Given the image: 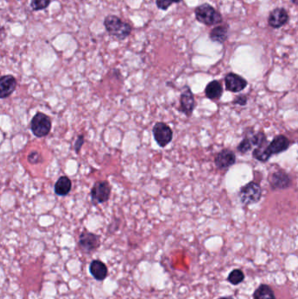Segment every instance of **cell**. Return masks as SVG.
Instances as JSON below:
<instances>
[{
	"mask_svg": "<svg viewBox=\"0 0 298 299\" xmlns=\"http://www.w3.org/2000/svg\"><path fill=\"white\" fill-rule=\"evenodd\" d=\"M290 146V141L284 135L274 136V139L261 146L255 147L253 150V158L254 160L265 163L271 157L284 153Z\"/></svg>",
	"mask_w": 298,
	"mask_h": 299,
	"instance_id": "obj_1",
	"label": "cell"
},
{
	"mask_svg": "<svg viewBox=\"0 0 298 299\" xmlns=\"http://www.w3.org/2000/svg\"><path fill=\"white\" fill-rule=\"evenodd\" d=\"M103 25L109 35L116 38L118 41H123L126 38L129 37L131 32L132 27L122 21L120 18L115 15H108L104 19Z\"/></svg>",
	"mask_w": 298,
	"mask_h": 299,
	"instance_id": "obj_2",
	"label": "cell"
},
{
	"mask_svg": "<svg viewBox=\"0 0 298 299\" xmlns=\"http://www.w3.org/2000/svg\"><path fill=\"white\" fill-rule=\"evenodd\" d=\"M195 17L201 24L212 27L222 22L221 14L209 4H203L195 8Z\"/></svg>",
	"mask_w": 298,
	"mask_h": 299,
	"instance_id": "obj_3",
	"label": "cell"
},
{
	"mask_svg": "<svg viewBox=\"0 0 298 299\" xmlns=\"http://www.w3.org/2000/svg\"><path fill=\"white\" fill-rule=\"evenodd\" d=\"M262 190L259 184L251 181L241 187L239 191V199L244 206H250L261 201Z\"/></svg>",
	"mask_w": 298,
	"mask_h": 299,
	"instance_id": "obj_4",
	"label": "cell"
},
{
	"mask_svg": "<svg viewBox=\"0 0 298 299\" xmlns=\"http://www.w3.org/2000/svg\"><path fill=\"white\" fill-rule=\"evenodd\" d=\"M30 127L34 136L44 137L48 136L51 130V119L44 113L38 112L31 121Z\"/></svg>",
	"mask_w": 298,
	"mask_h": 299,
	"instance_id": "obj_5",
	"label": "cell"
},
{
	"mask_svg": "<svg viewBox=\"0 0 298 299\" xmlns=\"http://www.w3.org/2000/svg\"><path fill=\"white\" fill-rule=\"evenodd\" d=\"M153 134L156 143L162 148L167 146L173 138V129L166 122L155 123L153 128Z\"/></svg>",
	"mask_w": 298,
	"mask_h": 299,
	"instance_id": "obj_6",
	"label": "cell"
},
{
	"mask_svg": "<svg viewBox=\"0 0 298 299\" xmlns=\"http://www.w3.org/2000/svg\"><path fill=\"white\" fill-rule=\"evenodd\" d=\"M111 194V187L107 180L95 182L91 189V200L93 204L105 203L109 200Z\"/></svg>",
	"mask_w": 298,
	"mask_h": 299,
	"instance_id": "obj_7",
	"label": "cell"
},
{
	"mask_svg": "<svg viewBox=\"0 0 298 299\" xmlns=\"http://www.w3.org/2000/svg\"><path fill=\"white\" fill-rule=\"evenodd\" d=\"M100 236L91 232L84 230L79 236V248L84 254H91L95 252L100 247Z\"/></svg>",
	"mask_w": 298,
	"mask_h": 299,
	"instance_id": "obj_8",
	"label": "cell"
},
{
	"mask_svg": "<svg viewBox=\"0 0 298 299\" xmlns=\"http://www.w3.org/2000/svg\"><path fill=\"white\" fill-rule=\"evenodd\" d=\"M268 181L273 190H285L291 186V178L285 171H274L269 175Z\"/></svg>",
	"mask_w": 298,
	"mask_h": 299,
	"instance_id": "obj_9",
	"label": "cell"
},
{
	"mask_svg": "<svg viewBox=\"0 0 298 299\" xmlns=\"http://www.w3.org/2000/svg\"><path fill=\"white\" fill-rule=\"evenodd\" d=\"M180 106L179 107V110L180 112L183 113L185 116L190 117L193 115V110L196 107V101L194 98L193 92L188 86L185 88V90L180 95Z\"/></svg>",
	"mask_w": 298,
	"mask_h": 299,
	"instance_id": "obj_10",
	"label": "cell"
},
{
	"mask_svg": "<svg viewBox=\"0 0 298 299\" xmlns=\"http://www.w3.org/2000/svg\"><path fill=\"white\" fill-rule=\"evenodd\" d=\"M224 81L226 90L232 93H240L247 88V80L235 73H228Z\"/></svg>",
	"mask_w": 298,
	"mask_h": 299,
	"instance_id": "obj_11",
	"label": "cell"
},
{
	"mask_svg": "<svg viewBox=\"0 0 298 299\" xmlns=\"http://www.w3.org/2000/svg\"><path fill=\"white\" fill-rule=\"evenodd\" d=\"M236 163L235 153L229 149H224L217 153L214 158V164L220 170H227Z\"/></svg>",
	"mask_w": 298,
	"mask_h": 299,
	"instance_id": "obj_12",
	"label": "cell"
},
{
	"mask_svg": "<svg viewBox=\"0 0 298 299\" xmlns=\"http://www.w3.org/2000/svg\"><path fill=\"white\" fill-rule=\"evenodd\" d=\"M288 21V12L282 7H277L270 12L268 15V23L271 28L274 29H279Z\"/></svg>",
	"mask_w": 298,
	"mask_h": 299,
	"instance_id": "obj_13",
	"label": "cell"
},
{
	"mask_svg": "<svg viewBox=\"0 0 298 299\" xmlns=\"http://www.w3.org/2000/svg\"><path fill=\"white\" fill-rule=\"evenodd\" d=\"M17 87V80L14 75H4L0 77V99L10 96Z\"/></svg>",
	"mask_w": 298,
	"mask_h": 299,
	"instance_id": "obj_14",
	"label": "cell"
},
{
	"mask_svg": "<svg viewBox=\"0 0 298 299\" xmlns=\"http://www.w3.org/2000/svg\"><path fill=\"white\" fill-rule=\"evenodd\" d=\"M89 271L97 281H103L108 276V268L105 263L100 260L92 261L89 265Z\"/></svg>",
	"mask_w": 298,
	"mask_h": 299,
	"instance_id": "obj_15",
	"label": "cell"
},
{
	"mask_svg": "<svg viewBox=\"0 0 298 299\" xmlns=\"http://www.w3.org/2000/svg\"><path fill=\"white\" fill-rule=\"evenodd\" d=\"M222 94H223V87L217 80H214L209 82L205 89V95L207 96V98L213 101L220 100V97L222 96Z\"/></svg>",
	"mask_w": 298,
	"mask_h": 299,
	"instance_id": "obj_16",
	"label": "cell"
},
{
	"mask_svg": "<svg viewBox=\"0 0 298 299\" xmlns=\"http://www.w3.org/2000/svg\"><path fill=\"white\" fill-rule=\"evenodd\" d=\"M72 189V182L67 176H61L54 185V192L59 196H66Z\"/></svg>",
	"mask_w": 298,
	"mask_h": 299,
	"instance_id": "obj_17",
	"label": "cell"
},
{
	"mask_svg": "<svg viewBox=\"0 0 298 299\" xmlns=\"http://www.w3.org/2000/svg\"><path fill=\"white\" fill-rule=\"evenodd\" d=\"M212 41L223 44L228 38V28L226 26H218L212 29L209 34Z\"/></svg>",
	"mask_w": 298,
	"mask_h": 299,
	"instance_id": "obj_18",
	"label": "cell"
},
{
	"mask_svg": "<svg viewBox=\"0 0 298 299\" xmlns=\"http://www.w3.org/2000/svg\"><path fill=\"white\" fill-rule=\"evenodd\" d=\"M254 299H276L273 289L267 284H261L255 289Z\"/></svg>",
	"mask_w": 298,
	"mask_h": 299,
	"instance_id": "obj_19",
	"label": "cell"
},
{
	"mask_svg": "<svg viewBox=\"0 0 298 299\" xmlns=\"http://www.w3.org/2000/svg\"><path fill=\"white\" fill-rule=\"evenodd\" d=\"M244 278H245V275H244L242 270H241V269H234L228 275L227 280H228V282H230L231 284L238 285L241 282H243Z\"/></svg>",
	"mask_w": 298,
	"mask_h": 299,
	"instance_id": "obj_20",
	"label": "cell"
},
{
	"mask_svg": "<svg viewBox=\"0 0 298 299\" xmlns=\"http://www.w3.org/2000/svg\"><path fill=\"white\" fill-rule=\"evenodd\" d=\"M251 150H253V144L251 142L250 137L246 136V137H244L241 143H239L237 151L241 154H246L248 152H250Z\"/></svg>",
	"mask_w": 298,
	"mask_h": 299,
	"instance_id": "obj_21",
	"label": "cell"
},
{
	"mask_svg": "<svg viewBox=\"0 0 298 299\" xmlns=\"http://www.w3.org/2000/svg\"><path fill=\"white\" fill-rule=\"evenodd\" d=\"M52 0H31L30 6L34 11H41L47 9L51 4Z\"/></svg>",
	"mask_w": 298,
	"mask_h": 299,
	"instance_id": "obj_22",
	"label": "cell"
},
{
	"mask_svg": "<svg viewBox=\"0 0 298 299\" xmlns=\"http://www.w3.org/2000/svg\"><path fill=\"white\" fill-rule=\"evenodd\" d=\"M183 0H156V6L160 10L166 11L173 4L180 3Z\"/></svg>",
	"mask_w": 298,
	"mask_h": 299,
	"instance_id": "obj_23",
	"label": "cell"
},
{
	"mask_svg": "<svg viewBox=\"0 0 298 299\" xmlns=\"http://www.w3.org/2000/svg\"><path fill=\"white\" fill-rule=\"evenodd\" d=\"M27 160H28V162L32 164V165L40 163L41 161V155H40L37 152H32V153L28 155Z\"/></svg>",
	"mask_w": 298,
	"mask_h": 299,
	"instance_id": "obj_24",
	"label": "cell"
},
{
	"mask_svg": "<svg viewBox=\"0 0 298 299\" xmlns=\"http://www.w3.org/2000/svg\"><path fill=\"white\" fill-rule=\"evenodd\" d=\"M234 104L240 106L247 105V95H239L235 97L234 101H233Z\"/></svg>",
	"mask_w": 298,
	"mask_h": 299,
	"instance_id": "obj_25",
	"label": "cell"
},
{
	"mask_svg": "<svg viewBox=\"0 0 298 299\" xmlns=\"http://www.w3.org/2000/svg\"><path fill=\"white\" fill-rule=\"evenodd\" d=\"M83 143H84V136H83V135H81V136H78V138L75 141V149L76 153L80 152V150H81V146L83 145Z\"/></svg>",
	"mask_w": 298,
	"mask_h": 299,
	"instance_id": "obj_26",
	"label": "cell"
},
{
	"mask_svg": "<svg viewBox=\"0 0 298 299\" xmlns=\"http://www.w3.org/2000/svg\"><path fill=\"white\" fill-rule=\"evenodd\" d=\"M2 34H4V35L6 34V33H5V28L3 27H0V37H1Z\"/></svg>",
	"mask_w": 298,
	"mask_h": 299,
	"instance_id": "obj_27",
	"label": "cell"
},
{
	"mask_svg": "<svg viewBox=\"0 0 298 299\" xmlns=\"http://www.w3.org/2000/svg\"><path fill=\"white\" fill-rule=\"evenodd\" d=\"M218 299H234L232 296H223V297H220Z\"/></svg>",
	"mask_w": 298,
	"mask_h": 299,
	"instance_id": "obj_28",
	"label": "cell"
},
{
	"mask_svg": "<svg viewBox=\"0 0 298 299\" xmlns=\"http://www.w3.org/2000/svg\"><path fill=\"white\" fill-rule=\"evenodd\" d=\"M290 1H291L292 3H296V0H290Z\"/></svg>",
	"mask_w": 298,
	"mask_h": 299,
	"instance_id": "obj_29",
	"label": "cell"
}]
</instances>
